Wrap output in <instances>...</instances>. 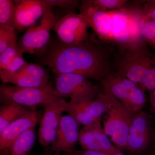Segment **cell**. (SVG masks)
Listing matches in <instances>:
<instances>
[{"label": "cell", "mask_w": 155, "mask_h": 155, "mask_svg": "<svg viewBox=\"0 0 155 155\" xmlns=\"http://www.w3.org/2000/svg\"><path fill=\"white\" fill-rule=\"evenodd\" d=\"M140 85L146 91H148L149 92L155 89V63L147 73Z\"/></svg>", "instance_id": "31"}, {"label": "cell", "mask_w": 155, "mask_h": 155, "mask_svg": "<svg viewBox=\"0 0 155 155\" xmlns=\"http://www.w3.org/2000/svg\"><path fill=\"white\" fill-rule=\"evenodd\" d=\"M25 107L16 104H4L0 107V133L12 122L28 112Z\"/></svg>", "instance_id": "19"}, {"label": "cell", "mask_w": 155, "mask_h": 155, "mask_svg": "<svg viewBox=\"0 0 155 155\" xmlns=\"http://www.w3.org/2000/svg\"><path fill=\"white\" fill-rule=\"evenodd\" d=\"M57 97L51 83L42 87H20L4 83L0 86V102L3 104H16L29 107L43 106Z\"/></svg>", "instance_id": "6"}, {"label": "cell", "mask_w": 155, "mask_h": 155, "mask_svg": "<svg viewBox=\"0 0 155 155\" xmlns=\"http://www.w3.org/2000/svg\"><path fill=\"white\" fill-rule=\"evenodd\" d=\"M16 42L17 36L15 30L0 28V54Z\"/></svg>", "instance_id": "26"}, {"label": "cell", "mask_w": 155, "mask_h": 155, "mask_svg": "<svg viewBox=\"0 0 155 155\" xmlns=\"http://www.w3.org/2000/svg\"><path fill=\"white\" fill-rule=\"evenodd\" d=\"M36 26L28 28L17 43L22 52L33 54L35 51V32Z\"/></svg>", "instance_id": "23"}, {"label": "cell", "mask_w": 155, "mask_h": 155, "mask_svg": "<svg viewBox=\"0 0 155 155\" xmlns=\"http://www.w3.org/2000/svg\"><path fill=\"white\" fill-rule=\"evenodd\" d=\"M79 12L101 40L113 41L112 19L109 11H103L92 0H85L81 2Z\"/></svg>", "instance_id": "12"}, {"label": "cell", "mask_w": 155, "mask_h": 155, "mask_svg": "<svg viewBox=\"0 0 155 155\" xmlns=\"http://www.w3.org/2000/svg\"><path fill=\"white\" fill-rule=\"evenodd\" d=\"M27 63L23 58V54H20L14 58L5 69L0 71L9 73L19 72Z\"/></svg>", "instance_id": "30"}, {"label": "cell", "mask_w": 155, "mask_h": 155, "mask_svg": "<svg viewBox=\"0 0 155 155\" xmlns=\"http://www.w3.org/2000/svg\"><path fill=\"white\" fill-rule=\"evenodd\" d=\"M65 155H109L105 153L95 151L89 150H80L73 151L72 152L69 154H66Z\"/></svg>", "instance_id": "33"}, {"label": "cell", "mask_w": 155, "mask_h": 155, "mask_svg": "<svg viewBox=\"0 0 155 155\" xmlns=\"http://www.w3.org/2000/svg\"><path fill=\"white\" fill-rule=\"evenodd\" d=\"M143 11L147 19L155 22V0L147 1L143 8Z\"/></svg>", "instance_id": "32"}, {"label": "cell", "mask_w": 155, "mask_h": 155, "mask_svg": "<svg viewBox=\"0 0 155 155\" xmlns=\"http://www.w3.org/2000/svg\"><path fill=\"white\" fill-rule=\"evenodd\" d=\"M97 6L105 11L120 9L125 6L128 1L126 0H92Z\"/></svg>", "instance_id": "28"}, {"label": "cell", "mask_w": 155, "mask_h": 155, "mask_svg": "<svg viewBox=\"0 0 155 155\" xmlns=\"http://www.w3.org/2000/svg\"><path fill=\"white\" fill-rule=\"evenodd\" d=\"M78 142L82 149L104 153L96 140L91 124L81 129Z\"/></svg>", "instance_id": "22"}, {"label": "cell", "mask_w": 155, "mask_h": 155, "mask_svg": "<svg viewBox=\"0 0 155 155\" xmlns=\"http://www.w3.org/2000/svg\"><path fill=\"white\" fill-rule=\"evenodd\" d=\"M56 96L70 98L69 102L73 104L94 100L100 91L83 75L68 73L55 75Z\"/></svg>", "instance_id": "5"}, {"label": "cell", "mask_w": 155, "mask_h": 155, "mask_svg": "<svg viewBox=\"0 0 155 155\" xmlns=\"http://www.w3.org/2000/svg\"><path fill=\"white\" fill-rule=\"evenodd\" d=\"M23 54L17 45V42L12 44L3 53L0 54V70H2L17 56Z\"/></svg>", "instance_id": "25"}, {"label": "cell", "mask_w": 155, "mask_h": 155, "mask_svg": "<svg viewBox=\"0 0 155 155\" xmlns=\"http://www.w3.org/2000/svg\"><path fill=\"white\" fill-rule=\"evenodd\" d=\"M59 19L51 11L42 17L40 24L36 26L35 32V52L43 54L49 46L51 31Z\"/></svg>", "instance_id": "16"}, {"label": "cell", "mask_w": 155, "mask_h": 155, "mask_svg": "<svg viewBox=\"0 0 155 155\" xmlns=\"http://www.w3.org/2000/svg\"><path fill=\"white\" fill-rule=\"evenodd\" d=\"M91 124L96 140L103 152L109 155H114L119 151V150L112 143L105 133L102 123V117L97 119Z\"/></svg>", "instance_id": "20"}, {"label": "cell", "mask_w": 155, "mask_h": 155, "mask_svg": "<svg viewBox=\"0 0 155 155\" xmlns=\"http://www.w3.org/2000/svg\"><path fill=\"white\" fill-rule=\"evenodd\" d=\"M15 5L10 0H0V28L15 30Z\"/></svg>", "instance_id": "21"}, {"label": "cell", "mask_w": 155, "mask_h": 155, "mask_svg": "<svg viewBox=\"0 0 155 155\" xmlns=\"http://www.w3.org/2000/svg\"><path fill=\"white\" fill-rule=\"evenodd\" d=\"M52 6H58L68 13H74L79 5V1L76 0H47Z\"/></svg>", "instance_id": "29"}, {"label": "cell", "mask_w": 155, "mask_h": 155, "mask_svg": "<svg viewBox=\"0 0 155 155\" xmlns=\"http://www.w3.org/2000/svg\"><path fill=\"white\" fill-rule=\"evenodd\" d=\"M134 113L128 110L113 97L110 107L102 117L105 133L112 143L121 151L127 150L128 131Z\"/></svg>", "instance_id": "4"}, {"label": "cell", "mask_w": 155, "mask_h": 155, "mask_svg": "<svg viewBox=\"0 0 155 155\" xmlns=\"http://www.w3.org/2000/svg\"><path fill=\"white\" fill-rule=\"evenodd\" d=\"M88 26L86 20L80 14L68 13L58 19L53 30L62 43L75 44L87 40Z\"/></svg>", "instance_id": "11"}, {"label": "cell", "mask_w": 155, "mask_h": 155, "mask_svg": "<svg viewBox=\"0 0 155 155\" xmlns=\"http://www.w3.org/2000/svg\"><path fill=\"white\" fill-rule=\"evenodd\" d=\"M49 46L43 64L54 75L75 73L101 81L110 72L105 50L88 40L72 45L57 42Z\"/></svg>", "instance_id": "1"}, {"label": "cell", "mask_w": 155, "mask_h": 155, "mask_svg": "<svg viewBox=\"0 0 155 155\" xmlns=\"http://www.w3.org/2000/svg\"><path fill=\"white\" fill-rule=\"evenodd\" d=\"M153 134L152 122L148 114L142 110L134 113L127 136V150L134 154L146 151L151 143Z\"/></svg>", "instance_id": "9"}, {"label": "cell", "mask_w": 155, "mask_h": 155, "mask_svg": "<svg viewBox=\"0 0 155 155\" xmlns=\"http://www.w3.org/2000/svg\"><path fill=\"white\" fill-rule=\"evenodd\" d=\"M113 98L111 95L102 90L93 101L78 104L67 102L65 112L74 117L81 125H89L102 117L110 107Z\"/></svg>", "instance_id": "8"}, {"label": "cell", "mask_w": 155, "mask_h": 155, "mask_svg": "<svg viewBox=\"0 0 155 155\" xmlns=\"http://www.w3.org/2000/svg\"><path fill=\"white\" fill-rule=\"evenodd\" d=\"M19 72L34 78L49 81L48 72L38 64L27 63Z\"/></svg>", "instance_id": "24"}, {"label": "cell", "mask_w": 155, "mask_h": 155, "mask_svg": "<svg viewBox=\"0 0 155 155\" xmlns=\"http://www.w3.org/2000/svg\"><path fill=\"white\" fill-rule=\"evenodd\" d=\"M150 100L151 110L155 114V89L150 92Z\"/></svg>", "instance_id": "34"}, {"label": "cell", "mask_w": 155, "mask_h": 155, "mask_svg": "<svg viewBox=\"0 0 155 155\" xmlns=\"http://www.w3.org/2000/svg\"><path fill=\"white\" fill-rule=\"evenodd\" d=\"M80 124L70 115L62 116L54 141L46 150L45 155L56 152L69 154L75 150L79 136Z\"/></svg>", "instance_id": "13"}, {"label": "cell", "mask_w": 155, "mask_h": 155, "mask_svg": "<svg viewBox=\"0 0 155 155\" xmlns=\"http://www.w3.org/2000/svg\"><path fill=\"white\" fill-rule=\"evenodd\" d=\"M67 102L57 97L43 105L45 111L38 130V142L42 147L48 148L54 141L62 114L65 112Z\"/></svg>", "instance_id": "10"}, {"label": "cell", "mask_w": 155, "mask_h": 155, "mask_svg": "<svg viewBox=\"0 0 155 155\" xmlns=\"http://www.w3.org/2000/svg\"><path fill=\"white\" fill-rule=\"evenodd\" d=\"M61 152H56L54 153V155H61Z\"/></svg>", "instance_id": "36"}, {"label": "cell", "mask_w": 155, "mask_h": 155, "mask_svg": "<svg viewBox=\"0 0 155 155\" xmlns=\"http://www.w3.org/2000/svg\"><path fill=\"white\" fill-rule=\"evenodd\" d=\"M108 11L112 17L113 41L124 51H135L146 47L143 35L145 21L143 8L125 6Z\"/></svg>", "instance_id": "2"}, {"label": "cell", "mask_w": 155, "mask_h": 155, "mask_svg": "<svg viewBox=\"0 0 155 155\" xmlns=\"http://www.w3.org/2000/svg\"><path fill=\"white\" fill-rule=\"evenodd\" d=\"M101 81L103 91L111 94L128 110L136 113L144 107L146 90L139 84L118 72H109Z\"/></svg>", "instance_id": "3"}, {"label": "cell", "mask_w": 155, "mask_h": 155, "mask_svg": "<svg viewBox=\"0 0 155 155\" xmlns=\"http://www.w3.org/2000/svg\"><path fill=\"white\" fill-rule=\"evenodd\" d=\"M143 35L146 43L155 48V22L147 19L145 17L143 28Z\"/></svg>", "instance_id": "27"}, {"label": "cell", "mask_w": 155, "mask_h": 155, "mask_svg": "<svg viewBox=\"0 0 155 155\" xmlns=\"http://www.w3.org/2000/svg\"><path fill=\"white\" fill-rule=\"evenodd\" d=\"M114 155H127L123 153V152L119 150L118 152L116 153Z\"/></svg>", "instance_id": "35"}, {"label": "cell", "mask_w": 155, "mask_h": 155, "mask_svg": "<svg viewBox=\"0 0 155 155\" xmlns=\"http://www.w3.org/2000/svg\"><path fill=\"white\" fill-rule=\"evenodd\" d=\"M52 6L47 0H21L15 5L14 24L20 31L34 26L41 17L51 11Z\"/></svg>", "instance_id": "14"}, {"label": "cell", "mask_w": 155, "mask_h": 155, "mask_svg": "<svg viewBox=\"0 0 155 155\" xmlns=\"http://www.w3.org/2000/svg\"><path fill=\"white\" fill-rule=\"evenodd\" d=\"M117 65V72L140 84L155 63V56L146 47L135 51H124Z\"/></svg>", "instance_id": "7"}, {"label": "cell", "mask_w": 155, "mask_h": 155, "mask_svg": "<svg viewBox=\"0 0 155 155\" xmlns=\"http://www.w3.org/2000/svg\"><path fill=\"white\" fill-rule=\"evenodd\" d=\"M0 78L3 83H10L20 87H44L50 83L49 81L34 78L20 72L9 73L0 71Z\"/></svg>", "instance_id": "18"}, {"label": "cell", "mask_w": 155, "mask_h": 155, "mask_svg": "<svg viewBox=\"0 0 155 155\" xmlns=\"http://www.w3.org/2000/svg\"><path fill=\"white\" fill-rule=\"evenodd\" d=\"M38 114L29 110L12 122L0 133V153L5 151L22 134L35 127L38 122Z\"/></svg>", "instance_id": "15"}, {"label": "cell", "mask_w": 155, "mask_h": 155, "mask_svg": "<svg viewBox=\"0 0 155 155\" xmlns=\"http://www.w3.org/2000/svg\"><path fill=\"white\" fill-rule=\"evenodd\" d=\"M36 139L35 127L26 130L0 155H29Z\"/></svg>", "instance_id": "17"}]
</instances>
